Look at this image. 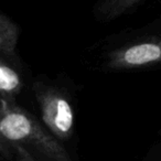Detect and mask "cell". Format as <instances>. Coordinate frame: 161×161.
I'll return each instance as SVG.
<instances>
[{
    "mask_svg": "<svg viewBox=\"0 0 161 161\" xmlns=\"http://www.w3.org/2000/svg\"><path fill=\"white\" fill-rule=\"evenodd\" d=\"M140 1L141 0H103L97 8L98 16L101 19L112 20L120 17Z\"/></svg>",
    "mask_w": 161,
    "mask_h": 161,
    "instance_id": "5b68a950",
    "label": "cell"
},
{
    "mask_svg": "<svg viewBox=\"0 0 161 161\" xmlns=\"http://www.w3.org/2000/svg\"><path fill=\"white\" fill-rule=\"evenodd\" d=\"M34 91L47 127L58 138H69L73 132L74 112L65 95L42 84H36Z\"/></svg>",
    "mask_w": 161,
    "mask_h": 161,
    "instance_id": "7a4b0ae2",
    "label": "cell"
},
{
    "mask_svg": "<svg viewBox=\"0 0 161 161\" xmlns=\"http://www.w3.org/2000/svg\"><path fill=\"white\" fill-rule=\"evenodd\" d=\"M22 82L19 74L0 61V95H14L20 92Z\"/></svg>",
    "mask_w": 161,
    "mask_h": 161,
    "instance_id": "8992f818",
    "label": "cell"
},
{
    "mask_svg": "<svg viewBox=\"0 0 161 161\" xmlns=\"http://www.w3.org/2000/svg\"><path fill=\"white\" fill-rule=\"evenodd\" d=\"M18 39V27L9 18L0 14V52L14 55Z\"/></svg>",
    "mask_w": 161,
    "mask_h": 161,
    "instance_id": "277c9868",
    "label": "cell"
},
{
    "mask_svg": "<svg viewBox=\"0 0 161 161\" xmlns=\"http://www.w3.org/2000/svg\"><path fill=\"white\" fill-rule=\"evenodd\" d=\"M0 136L14 143H28L47 152L60 153L58 143L21 108L3 103L0 108Z\"/></svg>",
    "mask_w": 161,
    "mask_h": 161,
    "instance_id": "6da1fadb",
    "label": "cell"
},
{
    "mask_svg": "<svg viewBox=\"0 0 161 161\" xmlns=\"http://www.w3.org/2000/svg\"><path fill=\"white\" fill-rule=\"evenodd\" d=\"M161 63V40H151L126 45L108 56V66L114 69H136Z\"/></svg>",
    "mask_w": 161,
    "mask_h": 161,
    "instance_id": "3957f363",
    "label": "cell"
}]
</instances>
